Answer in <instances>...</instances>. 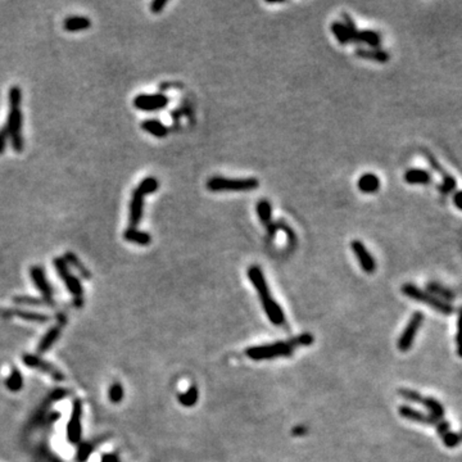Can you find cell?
<instances>
[{
    "label": "cell",
    "mask_w": 462,
    "mask_h": 462,
    "mask_svg": "<svg viewBox=\"0 0 462 462\" xmlns=\"http://www.w3.org/2000/svg\"><path fill=\"white\" fill-rule=\"evenodd\" d=\"M313 342V337L311 334H302L299 337L293 338L288 342H278L272 344L257 345V347H250L245 351L249 359L255 361H261V360H271L275 357H285L290 356L294 349L301 345H309Z\"/></svg>",
    "instance_id": "obj_1"
},
{
    "label": "cell",
    "mask_w": 462,
    "mask_h": 462,
    "mask_svg": "<svg viewBox=\"0 0 462 462\" xmlns=\"http://www.w3.org/2000/svg\"><path fill=\"white\" fill-rule=\"evenodd\" d=\"M260 186V181L255 177L247 179H228L222 176H213L207 181L209 192H250Z\"/></svg>",
    "instance_id": "obj_2"
},
{
    "label": "cell",
    "mask_w": 462,
    "mask_h": 462,
    "mask_svg": "<svg viewBox=\"0 0 462 462\" xmlns=\"http://www.w3.org/2000/svg\"><path fill=\"white\" fill-rule=\"evenodd\" d=\"M401 290H402V293L405 294L406 297H408L410 299H413V301L426 304V306L431 307L434 311L439 312V313L442 314L453 313V307H452L451 304L442 301L440 298L433 296L431 293L421 290L420 288H417V286L413 285V284H405Z\"/></svg>",
    "instance_id": "obj_3"
},
{
    "label": "cell",
    "mask_w": 462,
    "mask_h": 462,
    "mask_svg": "<svg viewBox=\"0 0 462 462\" xmlns=\"http://www.w3.org/2000/svg\"><path fill=\"white\" fill-rule=\"evenodd\" d=\"M54 266L55 270H57L59 278L65 281L66 286H67L68 291L75 297V304L77 307H81L83 304V289L81 285V281L73 275L70 271V266L66 263V261L63 260V257H57L54 258Z\"/></svg>",
    "instance_id": "obj_4"
},
{
    "label": "cell",
    "mask_w": 462,
    "mask_h": 462,
    "mask_svg": "<svg viewBox=\"0 0 462 462\" xmlns=\"http://www.w3.org/2000/svg\"><path fill=\"white\" fill-rule=\"evenodd\" d=\"M424 319H425V316H424L423 312H415V313L411 316L407 326L405 327L403 332L401 334L400 339H398L397 347L401 352H407L412 348L416 334H417L418 329H420L421 325H423Z\"/></svg>",
    "instance_id": "obj_5"
},
{
    "label": "cell",
    "mask_w": 462,
    "mask_h": 462,
    "mask_svg": "<svg viewBox=\"0 0 462 462\" xmlns=\"http://www.w3.org/2000/svg\"><path fill=\"white\" fill-rule=\"evenodd\" d=\"M169 96L164 94H139L135 96L133 104L136 109L144 112H157L169 106Z\"/></svg>",
    "instance_id": "obj_6"
},
{
    "label": "cell",
    "mask_w": 462,
    "mask_h": 462,
    "mask_svg": "<svg viewBox=\"0 0 462 462\" xmlns=\"http://www.w3.org/2000/svg\"><path fill=\"white\" fill-rule=\"evenodd\" d=\"M423 152H424V156H425V158L428 159V162H429V164H430L431 169L440 175L442 184L438 186L439 193L443 195H448V194H451V193H454V190H456V186H457L456 179H454L451 174H448V172L443 169V166L439 163L438 159L434 157L433 153H430V152L426 151V149H423Z\"/></svg>",
    "instance_id": "obj_7"
},
{
    "label": "cell",
    "mask_w": 462,
    "mask_h": 462,
    "mask_svg": "<svg viewBox=\"0 0 462 462\" xmlns=\"http://www.w3.org/2000/svg\"><path fill=\"white\" fill-rule=\"evenodd\" d=\"M24 364L26 365V366L36 369L39 370V371L44 372V374L49 375V376L53 377L55 382H63V380H65V375L62 374V371H59L57 367L53 366L49 362L40 359L39 356H35V354H24Z\"/></svg>",
    "instance_id": "obj_8"
},
{
    "label": "cell",
    "mask_w": 462,
    "mask_h": 462,
    "mask_svg": "<svg viewBox=\"0 0 462 462\" xmlns=\"http://www.w3.org/2000/svg\"><path fill=\"white\" fill-rule=\"evenodd\" d=\"M30 276H31L32 281H34L37 290L41 293L43 299H44L49 306L50 304H54V302H53V289L52 285L49 284V281H48L44 268L40 267V266H32V267L30 268Z\"/></svg>",
    "instance_id": "obj_9"
},
{
    "label": "cell",
    "mask_w": 462,
    "mask_h": 462,
    "mask_svg": "<svg viewBox=\"0 0 462 462\" xmlns=\"http://www.w3.org/2000/svg\"><path fill=\"white\" fill-rule=\"evenodd\" d=\"M81 415H82V402L80 400H76L73 402L72 413L67 425L68 440L73 444L81 440Z\"/></svg>",
    "instance_id": "obj_10"
},
{
    "label": "cell",
    "mask_w": 462,
    "mask_h": 462,
    "mask_svg": "<svg viewBox=\"0 0 462 462\" xmlns=\"http://www.w3.org/2000/svg\"><path fill=\"white\" fill-rule=\"evenodd\" d=\"M352 250H353L354 256H356L357 261L361 265V268L366 274H374L376 270V262H375L374 257H372L371 253L367 250V248L365 247L364 243L361 240H353L351 243Z\"/></svg>",
    "instance_id": "obj_11"
},
{
    "label": "cell",
    "mask_w": 462,
    "mask_h": 462,
    "mask_svg": "<svg viewBox=\"0 0 462 462\" xmlns=\"http://www.w3.org/2000/svg\"><path fill=\"white\" fill-rule=\"evenodd\" d=\"M248 278H249L250 283H252L256 291H257L258 296H260L261 302L272 298L270 293V289H268V284L267 281H266L265 275H263V271L261 270L258 266L253 265L248 268Z\"/></svg>",
    "instance_id": "obj_12"
},
{
    "label": "cell",
    "mask_w": 462,
    "mask_h": 462,
    "mask_svg": "<svg viewBox=\"0 0 462 462\" xmlns=\"http://www.w3.org/2000/svg\"><path fill=\"white\" fill-rule=\"evenodd\" d=\"M144 213V195L135 189L131 194L130 207H129V227L138 228Z\"/></svg>",
    "instance_id": "obj_13"
},
{
    "label": "cell",
    "mask_w": 462,
    "mask_h": 462,
    "mask_svg": "<svg viewBox=\"0 0 462 462\" xmlns=\"http://www.w3.org/2000/svg\"><path fill=\"white\" fill-rule=\"evenodd\" d=\"M398 412L402 417L407 418V420L413 421V423L424 424V425H438V423L440 420L435 418L434 416H431L430 413H424L421 411L415 410V408H411L408 406H401L398 408Z\"/></svg>",
    "instance_id": "obj_14"
},
{
    "label": "cell",
    "mask_w": 462,
    "mask_h": 462,
    "mask_svg": "<svg viewBox=\"0 0 462 462\" xmlns=\"http://www.w3.org/2000/svg\"><path fill=\"white\" fill-rule=\"evenodd\" d=\"M66 322V317L62 316V314H58V325H55L54 327L49 330L47 334L43 337V339L40 340L39 345H37V352L39 353H45L47 351H49L50 347L54 344L55 342L58 340L59 338L60 331H62V327Z\"/></svg>",
    "instance_id": "obj_15"
},
{
    "label": "cell",
    "mask_w": 462,
    "mask_h": 462,
    "mask_svg": "<svg viewBox=\"0 0 462 462\" xmlns=\"http://www.w3.org/2000/svg\"><path fill=\"white\" fill-rule=\"evenodd\" d=\"M380 179L372 172H366L357 180V187L364 194H375L380 189Z\"/></svg>",
    "instance_id": "obj_16"
},
{
    "label": "cell",
    "mask_w": 462,
    "mask_h": 462,
    "mask_svg": "<svg viewBox=\"0 0 462 462\" xmlns=\"http://www.w3.org/2000/svg\"><path fill=\"white\" fill-rule=\"evenodd\" d=\"M22 121H24V116H22V109L21 108H9L8 118H7V125L6 130L8 131L9 138L14 135H19L22 134Z\"/></svg>",
    "instance_id": "obj_17"
},
{
    "label": "cell",
    "mask_w": 462,
    "mask_h": 462,
    "mask_svg": "<svg viewBox=\"0 0 462 462\" xmlns=\"http://www.w3.org/2000/svg\"><path fill=\"white\" fill-rule=\"evenodd\" d=\"M354 54L356 57L361 58V59L366 60H374L377 63H387L390 59L389 53L385 52L383 49H371V48H357L354 50Z\"/></svg>",
    "instance_id": "obj_18"
},
{
    "label": "cell",
    "mask_w": 462,
    "mask_h": 462,
    "mask_svg": "<svg viewBox=\"0 0 462 462\" xmlns=\"http://www.w3.org/2000/svg\"><path fill=\"white\" fill-rule=\"evenodd\" d=\"M405 181L410 185H428L433 181L430 172L424 169H410L405 172Z\"/></svg>",
    "instance_id": "obj_19"
},
{
    "label": "cell",
    "mask_w": 462,
    "mask_h": 462,
    "mask_svg": "<svg viewBox=\"0 0 462 462\" xmlns=\"http://www.w3.org/2000/svg\"><path fill=\"white\" fill-rule=\"evenodd\" d=\"M262 307L263 309H265L266 314L268 316V319H270V321L272 322L274 325L284 324V321H285V314H284L281 307L279 306L272 298L262 301Z\"/></svg>",
    "instance_id": "obj_20"
},
{
    "label": "cell",
    "mask_w": 462,
    "mask_h": 462,
    "mask_svg": "<svg viewBox=\"0 0 462 462\" xmlns=\"http://www.w3.org/2000/svg\"><path fill=\"white\" fill-rule=\"evenodd\" d=\"M140 126L144 131H146L148 134H151V135L154 136V138H159V139L166 138L170 133L169 128H167L164 123H162V121L154 120V118L143 121Z\"/></svg>",
    "instance_id": "obj_21"
},
{
    "label": "cell",
    "mask_w": 462,
    "mask_h": 462,
    "mask_svg": "<svg viewBox=\"0 0 462 462\" xmlns=\"http://www.w3.org/2000/svg\"><path fill=\"white\" fill-rule=\"evenodd\" d=\"M91 21L85 16H70L63 22V27L68 32H77L83 31V30L90 29Z\"/></svg>",
    "instance_id": "obj_22"
},
{
    "label": "cell",
    "mask_w": 462,
    "mask_h": 462,
    "mask_svg": "<svg viewBox=\"0 0 462 462\" xmlns=\"http://www.w3.org/2000/svg\"><path fill=\"white\" fill-rule=\"evenodd\" d=\"M123 239L139 245H149L152 243V237L149 233L134 227L126 228L125 233H123Z\"/></svg>",
    "instance_id": "obj_23"
},
{
    "label": "cell",
    "mask_w": 462,
    "mask_h": 462,
    "mask_svg": "<svg viewBox=\"0 0 462 462\" xmlns=\"http://www.w3.org/2000/svg\"><path fill=\"white\" fill-rule=\"evenodd\" d=\"M3 316H17L22 320H27V321L32 322H39V324H44V322L49 321V316L43 313H37V312H29V311H21V309H9V311L3 312Z\"/></svg>",
    "instance_id": "obj_24"
},
{
    "label": "cell",
    "mask_w": 462,
    "mask_h": 462,
    "mask_svg": "<svg viewBox=\"0 0 462 462\" xmlns=\"http://www.w3.org/2000/svg\"><path fill=\"white\" fill-rule=\"evenodd\" d=\"M256 211H257V215L261 223H262L266 228L270 227L271 223H272V207H271L270 200L267 199L260 200V202L257 203V205H256Z\"/></svg>",
    "instance_id": "obj_25"
},
{
    "label": "cell",
    "mask_w": 462,
    "mask_h": 462,
    "mask_svg": "<svg viewBox=\"0 0 462 462\" xmlns=\"http://www.w3.org/2000/svg\"><path fill=\"white\" fill-rule=\"evenodd\" d=\"M420 405H423L426 410L430 412L431 416H434L438 420H443L444 417V407L439 401H436L435 398L431 397H424L421 398Z\"/></svg>",
    "instance_id": "obj_26"
},
{
    "label": "cell",
    "mask_w": 462,
    "mask_h": 462,
    "mask_svg": "<svg viewBox=\"0 0 462 462\" xmlns=\"http://www.w3.org/2000/svg\"><path fill=\"white\" fill-rule=\"evenodd\" d=\"M360 44L369 45L371 49H379L382 45V35L375 30H361L360 31Z\"/></svg>",
    "instance_id": "obj_27"
},
{
    "label": "cell",
    "mask_w": 462,
    "mask_h": 462,
    "mask_svg": "<svg viewBox=\"0 0 462 462\" xmlns=\"http://www.w3.org/2000/svg\"><path fill=\"white\" fill-rule=\"evenodd\" d=\"M63 260L66 261V263H67L68 266H72L73 268H76V270H77L78 272H80V275L82 276L83 279H86V280H90V279H91L90 271H89L88 268L85 267V265H83V263L81 262L80 258H78L77 256L75 255V253L67 252L65 255V257H63Z\"/></svg>",
    "instance_id": "obj_28"
},
{
    "label": "cell",
    "mask_w": 462,
    "mask_h": 462,
    "mask_svg": "<svg viewBox=\"0 0 462 462\" xmlns=\"http://www.w3.org/2000/svg\"><path fill=\"white\" fill-rule=\"evenodd\" d=\"M331 32L335 36V39L338 40L340 45H348L351 44V36H349V32L347 30V27L344 26V24L340 21H335L331 24Z\"/></svg>",
    "instance_id": "obj_29"
},
{
    "label": "cell",
    "mask_w": 462,
    "mask_h": 462,
    "mask_svg": "<svg viewBox=\"0 0 462 462\" xmlns=\"http://www.w3.org/2000/svg\"><path fill=\"white\" fill-rule=\"evenodd\" d=\"M6 385L11 392H18L24 387V376H22L21 372L17 369L12 370L11 375L7 377Z\"/></svg>",
    "instance_id": "obj_30"
},
{
    "label": "cell",
    "mask_w": 462,
    "mask_h": 462,
    "mask_svg": "<svg viewBox=\"0 0 462 462\" xmlns=\"http://www.w3.org/2000/svg\"><path fill=\"white\" fill-rule=\"evenodd\" d=\"M159 187V181L156 179V177H145L144 180H141L140 184L138 185L136 189L141 193V194L145 197V195L152 194V193H156Z\"/></svg>",
    "instance_id": "obj_31"
},
{
    "label": "cell",
    "mask_w": 462,
    "mask_h": 462,
    "mask_svg": "<svg viewBox=\"0 0 462 462\" xmlns=\"http://www.w3.org/2000/svg\"><path fill=\"white\" fill-rule=\"evenodd\" d=\"M342 17H343V21H344L343 24H344V26L347 27V30H348V32H349L351 41L354 43V44H360V31L357 30L353 18H352L348 13H343Z\"/></svg>",
    "instance_id": "obj_32"
},
{
    "label": "cell",
    "mask_w": 462,
    "mask_h": 462,
    "mask_svg": "<svg viewBox=\"0 0 462 462\" xmlns=\"http://www.w3.org/2000/svg\"><path fill=\"white\" fill-rule=\"evenodd\" d=\"M179 400H180V403H181L182 406H186V407H192V406H194L198 401L197 387L190 388L186 393H184V394L180 395Z\"/></svg>",
    "instance_id": "obj_33"
},
{
    "label": "cell",
    "mask_w": 462,
    "mask_h": 462,
    "mask_svg": "<svg viewBox=\"0 0 462 462\" xmlns=\"http://www.w3.org/2000/svg\"><path fill=\"white\" fill-rule=\"evenodd\" d=\"M8 99H9V108H21L22 103V90L18 86H12L9 89L8 93Z\"/></svg>",
    "instance_id": "obj_34"
},
{
    "label": "cell",
    "mask_w": 462,
    "mask_h": 462,
    "mask_svg": "<svg viewBox=\"0 0 462 462\" xmlns=\"http://www.w3.org/2000/svg\"><path fill=\"white\" fill-rule=\"evenodd\" d=\"M123 395H125V393H123V388L121 387L118 383L111 385V388H109V392H108V397H109V401H111L112 403H120L121 401H122Z\"/></svg>",
    "instance_id": "obj_35"
},
{
    "label": "cell",
    "mask_w": 462,
    "mask_h": 462,
    "mask_svg": "<svg viewBox=\"0 0 462 462\" xmlns=\"http://www.w3.org/2000/svg\"><path fill=\"white\" fill-rule=\"evenodd\" d=\"M14 303L17 304H31V306H43L48 304L43 298H35V297H14Z\"/></svg>",
    "instance_id": "obj_36"
},
{
    "label": "cell",
    "mask_w": 462,
    "mask_h": 462,
    "mask_svg": "<svg viewBox=\"0 0 462 462\" xmlns=\"http://www.w3.org/2000/svg\"><path fill=\"white\" fill-rule=\"evenodd\" d=\"M398 394H400L402 398H405L406 401H410V402H415V403H420L421 398H423V395H421L418 392H416V390L405 389V388H403V389H398Z\"/></svg>",
    "instance_id": "obj_37"
},
{
    "label": "cell",
    "mask_w": 462,
    "mask_h": 462,
    "mask_svg": "<svg viewBox=\"0 0 462 462\" xmlns=\"http://www.w3.org/2000/svg\"><path fill=\"white\" fill-rule=\"evenodd\" d=\"M442 439H443V443L447 448H454V447H457L459 444V439L457 433H452L451 430L444 434V435H442Z\"/></svg>",
    "instance_id": "obj_38"
},
{
    "label": "cell",
    "mask_w": 462,
    "mask_h": 462,
    "mask_svg": "<svg viewBox=\"0 0 462 462\" xmlns=\"http://www.w3.org/2000/svg\"><path fill=\"white\" fill-rule=\"evenodd\" d=\"M456 343H457V353H458V356L462 359V308L459 309L458 321H457Z\"/></svg>",
    "instance_id": "obj_39"
},
{
    "label": "cell",
    "mask_w": 462,
    "mask_h": 462,
    "mask_svg": "<svg viewBox=\"0 0 462 462\" xmlns=\"http://www.w3.org/2000/svg\"><path fill=\"white\" fill-rule=\"evenodd\" d=\"M93 452V446L89 443H83L81 444L80 448H78L77 452V461L78 462H85L86 459L89 458L90 453Z\"/></svg>",
    "instance_id": "obj_40"
},
{
    "label": "cell",
    "mask_w": 462,
    "mask_h": 462,
    "mask_svg": "<svg viewBox=\"0 0 462 462\" xmlns=\"http://www.w3.org/2000/svg\"><path fill=\"white\" fill-rule=\"evenodd\" d=\"M9 139H11V145H12V148H13V151L17 152V153H21L25 148V140H24V136H22V134H19V135L11 136Z\"/></svg>",
    "instance_id": "obj_41"
},
{
    "label": "cell",
    "mask_w": 462,
    "mask_h": 462,
    "mask_svg": "<svg viewBox=\"0 0 462 462\" xmlns=\"http://www.w3.org/2000/svg\"><path fill=\"white\" fill-rule=\"evenodd\" d=\"M428 288H429V290L433 291V293L442 294V296H443L444 298L453 299V294H451L448 290H446V289L440 288V286H439L438 284H428Z\"/></svg>",
    "instance_id": "obj_42"
},
{
    "label": "cell",
    "mask_w": 462,
    "mask_h": 462,
    "mask_svg": "<svg viewBox=\"0 0 462 462\" xmlns=\"http://www.w3.org/2000/svg\"><path fill=\"white\" fill-rule=\"evenodd\" d=\"M167 3H169V2H167V0H154L153 3L151 4V11H152V13H154V14L161 13V12L163 11L164 8H166Z\"/></svg>",
    "instance_id": "obj_43"
},
{
    "label": "cell",
    "mask_w": 462,
    "mask_h": 462,
    "mask_svg": "<svg viewBox=\"0 0 462 462\" xmlns=\"http://www.w3.org/2000/svg\"><path fill=\"white\" fill-rule=\"evenodd\" d=\"M8 139H9L8 131L6 130V128H3V129H2V130H0V156H2V154H3L4 152H6L7 143H8Z\"/></svg>",
    "instance_id": "obj_44"
},
{
    "label": "cell",
    "mask_w": 462,
    "mask_h": 462,
    "mask_svg": "<svg viewBox=\"0 0 462 462\" xmlns=\"http://www.w3.org/2000/svg\"><path fill=\"white\" fill-rule=\"evenodd\" d=\"M436 431H438V434L439 435H444V434L446 433H448L449 431V423L448 421H446V420H440L438 423V425H436Z\"/></svg>",
    "instance_id": "obj_45"
},
{
    "label": "cell",
    "mask_w": 462,
    "mask_h": 462,
    "mask_svg": "<svg viewBox=\"0 0 462 462\" xmlns=\"http://www.w3.org/2000/svg\"><path fill=\"white\" fill-rule=\"evenodd\" d=\"M452 200H453V203H454V205H456V208H458L459 211H462V190H458V192H454Z\"/></svg>",
    "instance_id": "obj_46"
},
{
    "label": "cell",
    "mask_w": 462,
    "mask_h": 462,
    "mask_svg": "<svg viewBox=\"0 0 462 462\" xmlns=\"http://www.w3.org/2000/svg\"><path fill=\"white\" fill-rule=\"evenodd\" d=\"M101 462H118V459L114 454H106V456H103V458H101Z\"/></svg>",
    "instance_id": "obj_47"
},
{
    "label": "cell",
    "mask_w": 462,
    "mask_h": 462,
    "mask_svg": "<svg viewBox=\"0 0 462 462\" xmlns=\"http://www.w3.org/2000/svg\"><path fill=\"white\" fill-rule=\"evenodd\" d=\"M457 435H458L459 443H462V431H461V433H457Z\"/></svg>",
    "instance_id": "obj_48"
}]
</instances>
